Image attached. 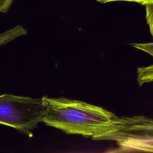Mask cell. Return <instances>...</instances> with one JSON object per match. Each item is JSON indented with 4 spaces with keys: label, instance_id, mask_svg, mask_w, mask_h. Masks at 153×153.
<instances>
[{
    "label": "cell",
    "instance_id": "cell-6",
    "mask_svg": "<svg viewBox=\"0 0 153 153\" xmlns=\"http://www.w3.org/2000/svg\"><path fill=\"white\" fill-rule=\"evenodd\" d=\"M146 11V21L149 26L150 33L153 38V3L145 5Z\"/></svg>",
    "mask_w": 153,
    "mask_h": 153
},
{
    "label": "cell",
    "instance_id": "cell-8",
    "mask_svg": "<svg viewBox=\"0 0 153 153\" xmlns=\"http://www.w3.org/2000/svg\"><path fill=\"white\" fill-rule=\"evenodd\" d=\"M13 2V0H0V13H6Z\"/></svg>",
    "mask_w": 153,
    "mask_h": 153
},
{
    "label": "cell",
    "instance_id": "cell-5",
    "mask_svg": "<svg viewBox=\"0 0 153 153\" xmlns=\"http://www.w3.org/2000/svg\"><path fill=\"white\" fill-rule=\"evenodd\" d=\"M137 81L139 86L153 82V65L137 69Z\"/></svg>",
    "mask_w": 153,
    "mask_h": 153
},
{
    "label": "cell",
    "instance_id": "cell-3",
    "mask_svg": "<svg viewBox=\"0 0 153 153\" xmlns=\"http://www.w3.org/2000/svg\"><path fill=\"white\" fill-rule=\"evenodd\" d=\"M45 96L34 99L5 94L0 95V124L10 126L29 136L46 115Z\"/></svg>",
    "mask_w": 153,
    "mask_h": 153
},
{
    "label": "cell",
    "instance_id": "cell-4",
    "mask_svg": "<svg viewBox=\"0 0 153 153\" xmlns=\"http://www.w3.org/2000/svg\"><path fill=\"white\" fill-rule=\"evenodd\" d=\"M26 30L22 26L18 25L0 34V46L5 44L17 37L26 35Z\"/></svg>",
    "mask_w": 153,
    "mask_h": 153
},
{
    "label": "cell",
    "instance_id": "cell-2",
    "mask_svg": "<svg viewBox=\"0 0 153 153\" xmlns=\"http://www.w3.org/2000/svg\"><path fill=\"white\" fill-rule=\"evenodd\" d=\"M91 139L113 141L120 152H153V118L116 116Z\"/></svg>",
    "mask_w": 153,
    "mask_h": 153
},
{
    "label": "cell",
    "instance_id": "cell-1",
    "mask_svg": "<svg viewBox=\"0 0 153 153\" xmlns=\"http://www.w3.org/2000/svg\"><path fill=\"white\" fill-rule=\"evenodd\" d=\"M45 101L47 111L43 122L66 134L91 139L117 116L102 107L81 100L45 96Z\"/></svg>",
    "mask_w": 153,
    "mask_h": 153
},
{
    "label": "cell",
    "instance_id": "cell-7",
    "mask_svg": "<svg viewBox=\"0 0 153 153\" xmlns=\"http://www.w3.org/2000/svg\"><path fill=\"white\" fill-rule=\"evenodd\" d=\"M130 45L134 48L145 52L153 57V42L149 43H131Z\"/></svg>",
    "mask_w": 153,
    "mask_h": 153
},
{
    "label": "cell",
    "instance_id": "cell-9",
    "mask_svg": "<svg viewBox=\"0 0 153 153\" xmlns=\"http://www.w3.org/2000/svg\"><path fill=\"white\" fill-rule=\"evenodd\" d=\"M97 1L101 3H106V2H113V1H128V2H134L137 3L138 0H97Z\"/></svg>",
    "mask_w": 153,
    "mask_h": 153
},
{
    "label": "cell",
    "instance_id": "cell-10",
    "mask_svg": "<svg viewBox=\"0 0 153 153\" xmlns=\"http://www.w3.org/2000/svg\"><path fill=\"white\" fill-rule=\"evenodd\" d=\"M137 3L145 5H146L147 4L153 3V0H138Z\"/></svg>",
    "mask_w": 153,
    "mask_h": 153
}]
</instances>
